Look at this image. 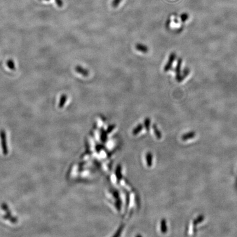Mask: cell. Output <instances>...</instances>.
Listing matches in <instances>:
<instances>
[{
	"label": "cell",
	"mask_w": 237,
	"mask_h": 237,
	"mask_svg": "<svg viewBox=\"0 0 237 237\" xmlns=\"http://www.w3.org/2000/svg\"><path fill=\"white\" fill-rule=\"evenodd\" d=\"M0 138H1V146H2L3 153L4 155H7L8 154V148H7V143L6 134L4 130H1Z\"/></svg>",
	"instance_id": "cell-1"
},
{
	"label": "cell",
	"mask_w": 237,
	"mask_h": 237,
	"mask_svg": "<svg viewBox=\"0 0 237 237\" xmlns=\"http://www.w3.org/2000/svg\"><path fill=\"white\" fill-rule=\"evenodd\" d=\"M176 58V55L174 53V52H172L170 55H169V59L168 61L167 62V63L165 64V65L164 70L165 72H167L170 70V69L171 68L172 64H173V62L175 61V60Z\"/></svg>",
	"instance_id": "cell-2"
},
{
	"label": "cell",
	"mask_w": 237,
	"mask_h": 237,
	"mask_svg": "<svg viewBox=\"0 0 237 237\" xmlns=\"http://www.w3.org/2000/svg\"><path fill=\"white\" fill-rule=\"evenodd\" d=\"M182 63V58H179L178 59L177 63L176 65L175 68V73H176V79L178 82H180L181 79V66Z\"/></svg>",
	"instance_id": "cell-3"
},
{
	"label": "cell",
	"mask_w": 237,
	"mask_h": 237,
	"mask_svg": "<svg viewBox=\"0 0 237 237\" xmlns=\"http://www.w3.org/2000/svg\"><path fill=\"white\" fill-rule=\"evenodd\" d=\"M75 71L85 77L88 76L89 75L88 70H87L86 69L83 68L81 65H76L75 67Z\"/></svg>",
	"instance_id": "cell-4"
},
{
	"label": "cell",
	"mask_w": 237,
	"mask_h": 237,
	"mask_svg": "<svg viewBox=\"0 0 237 237\" xmlns=\"http://www.w3.org/2000/svg\"><path fill=\"white\" fill-rule=\"evenodd\" d=\"M136 49L138 51H140L143 53H146L148 52V48L147 46L146 45H144L142 43H137L135 46Z\"/></svg>",
	"instance_id": "cell-5"
},
{
	"label": "cell",
	"mask_w": 237,
	"mask_h": 237,
	"mask_svg": "<svg viewBox=\"0 0 237 237\" xmlns=\"http://www.w3.org/2000/svg\"><path fill=\"white\" fill-rule=\"evenodd\" d=\"M68 100V96L65 94H63L60 97V100H59V104H58V107L59 108H62L64 107L65 104L66 103L67 101Z\"/></svg>",
	"instance_id": "cell-6"
},
{
	"label": "cell",
	"mask_w": 237,
	"mask_h": 237,
	"mask_svg": "<svg viewBox=\"0 0 237 237\" xmlns=\"http://www.w3.org/2000/svg\"><path fill=\"white\" fill-rule=\"evenodd\" d=\"M196 136V133L194 131L192 132H188L187 133H186L184 135H183L182 137V140L183 141H187L188 140L191 139L194 137H195Z\"/></svg>",
	"instance_id": "cell-7"
},
{
	"label": "cell",
	"mask_w": 237,
	"mask_h": 237,
	"mask_svg": "<svg viewBox=\"0 0 237 237\" xmlns=\"http://www.w3.org/2000/svg\"><path fill=\"white\" fill-rule=\"evenodd\" d=\"M7 66L11 70H14L15 69V64L13 59H9L7 61Z\"/></svg>",
	"instance_id": "cell-8"
},
{
	"label": "cell",
	"mask_w": 237,
	"mask_h": 237,
	"mask_svg": "<svg viewBox=\"0 0 237 237\" xmlns=\"http://www.w3.org/2000/svg\"><path fill=\"white\" fill-rule=\"evenodd\" d=\"M204 216L203 215L199 216L197 218L193 221V226L194 227H196L197 224L202 222L204 221Z\"/></svg>",
	"instance_id": "cell-9"
},
{
	"label": "cell",
	"mask_w": 237,
	"mask_h": 237,
	"mask_svg": "<svg viewBox=\"0 0 237 237\" xmlns=\"http://www.w3.org/2000/svg\"><path fill=\"white\" fill-rule=\"evenodd\" d=\"M189 73H190L189 69H188V68H184V69L183 70L182 74H181V82L186 79L187 76L189 74Z\"/></svg>",
	"instance_id": "cell-10"
},
{
	"label": "cell",
	"mask_w": 237,
	"mask_h": 237,
	"mask_svg": "<svg viewBox=\"0 0 237 237\" xmlns=\"http://www.w3.org/2000/svg\"><path fill=\"white\" fill-rule=\"evenodd\" d=\"M161 230L163 233H165L167 231V226L166 222L165 219H163L161 221Z\"/></svg>",
	"instance_id": "cell-11"
},
{
	"label": "cell",
	"mask_w": 237,
	"mask_h": 237,
	"mask_svg": "<svg viewBox=\"0 0 237 237\" xmlns=\"http://www.w3.org/2000/svg\"><path fill=\"white\" fill-rule=\"evenodd\" d=\"M142 128H143V125H142V124H139V125L137 126V127L133 130V134L135 135H137V134H138L139 132L141 131Z\"/></svg>",
	"instance_id": "cell-12"
},
{
	"label": "cell",
	"mask_w": 237,
	"mask_h": 237,
	"mask_svg": "<svg viewBox=\"0 0 237 237\" xmlns=\"http://www.w3.org/2000/svg\"><path fill=\"white\" fill-rule=\"evenodd\" d=\"M153 130H154V132H155V135L156 136V137L157 138H161V133L159 131V130L158 129V128L156 127V126L155 125H153Z\"/></svg>",
	"instance_id": "cell-13"
},
{
	"label": "cell",
	"mask_w": 237,
	"mask_h": 237,
	"mask_svg": "<svg viewBox=\"0 0 237 237\" xmlns=\"http://www.w3.org/2000/svg\"><path fill=\"white\" fill-rule=\"evenodd\" d=\"M147 164L149 166H151L152 163V155L151 153H148L147 155Z\"/></svg>",
	"instance_id": "cell-14"
},
{
	"label": "cell",
	"mask_w": 237,
	"mask_h": 237,
	"mask_svg": "<svg viewBox=\"0 0 237 237\" xmlns=\"http://www.w3.org/2000/svg\"><path fill=\"white\" fill-rule=\"evenodd\" d=\"M150 125H151L150 118H146L144 120V125H145V128L147 130H148L149 129Z\"/></svg>",
	"instance_id": "cell-15"
},
{
	"label": "cell",
	"mask_w": 237,
	"mask_h": 237,
	"mask_svg": "<svg viewBox=\"0 0 237 237\" xmlns=\"http://www.w3.org/2000/svg\"><path fill=\"white\" fill-rule=\"evenodd\" d=\"M121 1H122V0H113L112 6L114 8L118 7V5H120V4L121 2Z\"/></svg>",
	"instance_id": "cell-16"
},
{
	"label": "cell",
	"mask_w": 237,
	"mask_h": 237,
	"mask_svg": "<svg viewBox=\"0 0 237 237\" xmlns=\"http://www.w3.org/2000/svg\"><path fill=\"white\" fill-rule=\"evenodd\" d=\"M188 19V14L186 13H184L181 15V19L182 22H185Z\"/></svg>",
	"instance_id": "cell-17"
},
{
	"label": "cell",
	"mask_w": 237,
	"mask_h": 237,
	"mask_svg": "<svg viewBox=\"0 0 237 237\" xmlns=\"http://www.w3.org/2000/svg\"><path fill=\"white\" fill-rule=\"evenodd\" d=\"M55 2H56L57 5L58 7H62L63 6V3L62 0H55Z\"/></svg>",
	"instance_id": "cell-18"
},
{
	"label": "cell",
	"mask_w": 237,
	"mask_h": 237,
	"mask_svg": "<svg viewBox=\"0 0 237 237\" xmlns=\"http://www.w3.org/2000/svg\"><path fill=\"white\" fill-rule=\"evenodd\" d=\"M121 172H120V166H118V169L116 170V176L118 178L121 177Z\"/></svg>",
	"instance_id": "cell-19"
},
{
	"label": "cell",
	"mask_w": 237,
	"mask_h": 237,
	"mask_svg": "<svg viewBox=\"0 0 237 237\" xmlns=\"http://www.w3.org/2000/svg\"><path fill=\"white\" fill-rule=\"evenodd\" d=\"M114 128H115V125H112L110 126L108 128V132H111L114 129Z\"/></svg>",
	"instance_id": "cell-20"
},
{
	"label": "cell",
	"mask_w": 237,
	"mask_h": 237,
	"mask_svg": "<svg viewBox=\"0 0 237 237\" xmlns=\"http://www.w3.org/2000/svg\"><path fill=\"white\" fill-rule=\"evenodd\" d=\"M46 1H49V0H46Z\"/></svg>",
	"instance_id": "cell-21"
}]
</instances>
